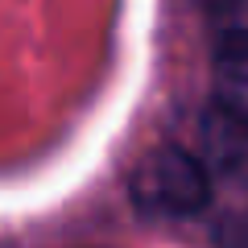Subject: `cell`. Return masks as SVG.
<instances>
[{
	"label": "cell",
	"instance_id": "6da1fadb",
	"mask_svg": "<svg viewBox=\"0 0 248 248\" xmlns=\"http://www.w3.org/2000/svg\"><path fill=\"white\" fill-rule=\"evenodd\" d=\"M128 203L141 219L186 223L211 207V166L195 149L157 145L128 174Z\"/></svg>",
	"mask_w": 248,
	"mask_h": 248
},
{
	"label": "cell",
	"instance_id": "7a4b0ae2",
	"mask_svg": "<svg viewBox=\"0 0 248 248\" xmlns=\"http://www.w3.org/2000/svg\"><path fill=\"white\" fill-rule=\"evenodd\" d=\"M199 133H203V149H207L203 161L207 166L228 174V178H248V116L240 108L211 95Z\"/></svg>",
	"mask_w": 248,
	"mask_h": 248
},
{
	"label": "cell",
	"instance_id": "3957f363",
	"mask_svg": "<svg viewBox=\"0 0 248 248\" xmlns=\"http://www.w3.org/2000/svg\"><path fill=\"white\" fill-rule=\"evenodd\" d=\"M211 71H215V95L248 116V21H232V25L215 29Z\"/></svg>",
	"mask_w": 248,
	"mask_h": 248
},
{
	"label": "cell",
	"instance_id": "277c9868",
	"mask_svg": "<svg viewBox=\"0 0 248 248\" xmlns=\"http://www.w3.org/2000/svg\"><path fill=\"white\" fill-rule=\"evenodd\" d=\"M215 25H232V21H248V0H207Z\"/></svg>",
	"mask_w": 248,
	"mask_h": 248
}]
</instances>
